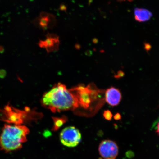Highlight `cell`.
<instances>
[{"mask_svg": "<svg viewBox=\"0 0 159 159\" xmlns=\"http://www.w3.org/2000/svg\"><path fill=\"white\" fill-rule=\"evenodd\" d=\"M41 103L53 112L81 108L79 86L67 89L65 85L59 83L43 95Z\"/></svg>", "mask_w": 159, "mask_h": 159, "instance_id": "1", "label": "cell"}, {"mask_svg": "<svg viewBox=\"0 0 159 159\" xmlns=\"http://www.w3.org/2000/svg\"><path fill=\"white\" fill-rule=\"evenodd\" d=\"M29 130L21 125L6 124L0 134V150L10 152L21 149L27 142Z\"/></svg>", "mask_w": 159, "mask_h": 159, "instance_id": "2", "label": "cell"}, {"mask_svg": "<svg viewBox=\"0 0 159 159\" xmlns=\"http://www.w3.org/2000/svg\"><path fill=\"white\" fill-rule=\"evenodd\" d=\"M27 112L16 109L8 104L3 109H0V120L9 124L21 125L26 118Z\"/></svg>", "mask_w": 159, "mask_h": 159, "instance_id": "3", "label": "cell"}, {"mask_svg": "<svg viewBox=\"0 0 159 159\" xmlns=\"http://www.w3.org/2000/svg\"><path fill=\"white\" fill-rule=\"evenodd\" d=\"M81 138L79 130L73 126L67 127L63 129L60 135L61 143L70 148L76 146L80 142Z\"/></svg>", "mask_w": 159, "mask_h": 159, "instance_id": "4", "label": "cell"}, {"mask_svg": "<svg viewBox=\"0 0 159 159\" xmlns=\"http://www.w3.org/2000/svg\"><path fill=\"white\" fill-rule=\"evenodd\" d=\"M101 156L105 159H115L118 154V147L114 141L105 140L101 142L99 147Z\"/></svg>", "mask_w": 159, "mask_h": 159, "instance_id": "5", "label": "cell"}, {"mask_svg": "<svg viewBox=\"0 0 159 159\" xmlns=\"http://www.w3.org/2000/svg\"><path fill=\"white\" fill-rule=\"evenodd\" d=\"M33 23L36 27L45 31L52 29L55 26L56 24V19L51 14L42 12L38 17L34 20Z\"/></svg>", "mask_w": 159, "mask_h": 159, "instance_id": "6", "label": "cell"}, {"mask_svg": "<svg viewBox=\"0 0 159 159\" xmlns=\"http://www.w3.org/2000/svg\"><path fill=\"white\" fill-rule=\"evenodd\" d=\"M44 40H39V47L45 48L48 53L58 50L60 45L59 37L54 34L48 33L45 35Z\"/></svg>", "mask_w": 159, "mask_h": 159, "instance_id": "7", "label": "cell"}, {"mask_svg": "<svg viewBox=\"0 0 159 159\" xmlns=\"http://www.w3.org/2000/svg\"><path fill=\"white\" fill-rule=\"evenodd\" d=\"M104 96L105 100L107 104L112 107L118 105L122 99V94L120 91L113 87L107 89Z\"/></svg>", "mask_w": 159, "mask_h": 159, "instance_id": "8", "label": "cell"}, {"mask_svg": "<svg viewBox=\"0 0 159 159\" xmlns=\"http://www.w3.org/2000/svg\"><path fill=\"white\" fill-rule=\"evenodd\" d=\"M135 20L140 22L148 21L152 16V14L146 9L136 8L134 11Z\"/></svg>", "mask_w": 159, "mask_h": 159, "instance_id": "9", "label": "cell"}, {"mask_svg": "<svg viewBox=\"0 0 159 159\" xmlns=\"http://www.w3.org/2000/svg\"><path fill=\"white\" fill-rule=\"evenodd\" d=\"M53 119L54 122V128H53L54 130H57L62 126L65 122V119L62 118H53Z\"/></svg>", "mask_w": 159, "mask_h": 159, "instance_id": "10", "label": "cell"}, {"mask_svg": "<svg viewBox=\"0 0 159 159\" xmlns=\"http://www.w3.org/2000/svg\"><path fill=\"white\" fill-rule=\"evenodd\" d=\"M103 116L106 120L111 121L112 120L113 115L110 110H107L104 111V113H103Z\"/></svg>", "mask_w": 159, "mask_h": 159, "instance_id": "11", "label": "cell"}, {"mask_svg": "<svg viewBox=\"0 0 159 159\" xmlns=\"http://www.w3.org/2000/svg\"><path fill=\"white\" fill-rule=\"evenodd\" d=\"M67 9V6L64 4H61L59 6V9L61 11H64L65 12H66Z\"/></svg>", "mask_w": 159, "mask_h": 159, "instance_id": "12", "label": "cell"}, {"mask_svg": "<svg viewBox=\"0 0 159 159\" xmlns=\"http://www.w3.org/2000/svg\"><path fill=\"white\" fill-rule=\"evenodd\" d=\"M114 118L116 120H120L121 119V115L119 113H117L116 114H115Z\"/></svg>", "mask_w": 159, "mask_h": 159, "instance_id": "13", "label": "cell"}, {"mask_svg": "<svg viewBox=\"0 0 159 159\" xmlns=\"http://www.w3.org/2000/svg\"><path fill=\"white\" fill-rule=\"evenodd\" d=\"M124 75V73L122 72V71H119L118 73V74L115 75V77H117V78L122 77Z\"/></svg>", "mask_w": 159, "mask_h": 159, "instance_id": "14", "label": "cell"}, {"mask_svg": "<svg viewBox=\"0 0 159 159\" xmlns=\"http://www.w3.org/2000/svg\"><path fill=\"white\" fill-rule=\"evenodd\" d=\"M156 130L157 134L159 136V120L158 121V122L157 123L156 127Z\"/></svg>", "mask_w": 159, "mask_h": 159, "instance_id": "15", "label": "cell"}, {"mask_svg": "<svg viewBox=\"0 0 159 159\" xmlns=\"http://www.w3.org/2000/svg\"><path fill=\"white\" fill-rule=\"evenodd\" d=\"M5 51V49L3 46L1 45H0V53H2Z\"/></svg>", "mask_w": 159, "mask_h": 159, "instance_id": "16", "label": "cell"}, {"mask_svg": "<svg viewBox=\"0 0 159 159\" xmlns=\"http://www.w3.org/2000/svg\"><path fill=\"white\" fill-rule=\"evenodd\" d=\"M75 47L76 49H79L80 48V46L79 44H77L75 45Z\"/></svg>", "mask_w": 159, "mask_h": 159, "instance_id": "17", "label": "cell"}, {"mask_svg": "<svg viewBox=\"0 0 159 159\" xmlns=\"http://www.w3.org/2000/svg\"><path fill=\"white\" fill-rule=\"evenodd\" d=\"M119 1L122 2L125 1H128L129 2H132L134 1V0H118Z\"/></svg>", "mask_w": 159, "mask_h": 159, "instance_id": "18", "label": "cell"}, {"mask_svg": "<svg viewBox=\"0 0 159 159\" xmlns=\"http://www.w3.org/2000/svg\"></svg>", "mask_w": 159, "mask_h": 159, "instance_id": "19", "label": "cell"}]
</instances>
